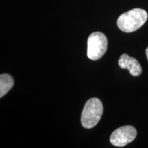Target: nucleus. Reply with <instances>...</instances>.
I'll use <instances>...</instances> for the list:
<instances>
[{
	"mask_svg": "<svg viewBox=\"0 0 148 148\" xmlns=\"http://www.w3.org/2000/svg\"><path fill=\"white\" fill-rule=\"evenodd\" d=\"M148 18L147 12L141 8H134L121 14L117 19V26L124 32L136 31L144 25Z\"/></svg>",
	"mask_w": 148,
	"mask_h": 148,
	"instance_id": "1",
	"label": "nucleus"
},
{
	"mask_svg": "<svg viewBox=\"0 0 148 148\" xmlns=\"http://www.w3.org/2000/svg\"><path fill=\"white\" fill-rule=\"evenodd\" d=\"M103 104L98 98H90L85 103L81 114V123L86 129L95 127L103 114Z\"/></svg>",
	"mask_w": 148,
	"mask_h": 148,
	"instance_id": "2",
	"label": "nucleus"
},
{
	"mask_svg": "<svg viewBox=\"0 0 148 148\" xmlns=\"http://www.w3.org/2000/svg\"><path fill=\"white\" fill-rule=\"evenodd\" d=\"M108 40L104 34L100 32L92 33L87 40V56L92 60L100 59L107 50Z\"/></svg>",
	"mask_w": 148,
	"mask_h": 148,
	"instance_id": "3",
	"label": "nucleus"
},
{
	"mask_svg": "<svg viewBox=\"0 0 148 148\" xmlns=\"http://www.w3.org/2000/svg\"><path fill=\"white\" fill-rule=\"evenodd\" d=\"M137 131L132 125H124L116 129L110 136V141L116 147H123L135 139Z\"/></svg>",
	"mask_w": 148,
	"mask_h": 148,
	"instance_id": "4",
	"label": "nucleus"
},
{
	"mask_svg": "<svg viewBox=\"0 0 148 148\" xmlns=\"http://www.w3.org/2000/svg\"><path fill=\"white\" fill-rule=\"evenodd\" d=\"M118 64L121 69L128 70L132 76H139L142 73V67L138 61L126 53H123L120 56Z\"/></svg>",
	"mask_w": 148,
	"mask_h": 148,
	"instance_id": "5",
	"label": "nucleus"
},
{
	"mask_svg": "<svg viewBox=\"0 0 148 148\" xmlns=\"http://www.w3.org/2000/svg\"><path fill=\"white\" fill-rule=\"evenodd\" d=\"M13 77L8 73L0 75V97H2L14 86Z\"/></svg>",
	"mask_w": 148,
	"mask_h": 148,
	"instance_id": "6",
	"label": "nucleus"
},
{
	"mask_svg": "<svg viewBox=\"0 0 148 148\" xmlns=\"http://www.w3.org/2000/svg\"><path fill=\"white\" fill-rule=\"evenodd\" d=\"M145 53H146V56H147V58L148 60V47H147V49H146L145 50Z\"/></svg>",
	"mask_w": 148,
	"mask_h": 148,
	"instance_id": "7",
	"label": "nucleus"
}]
</instances>
